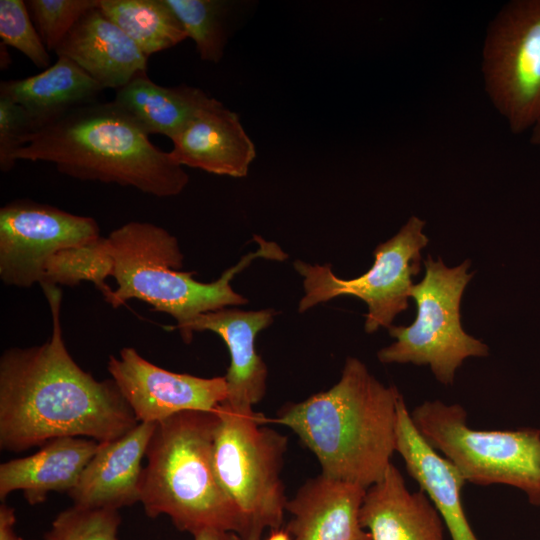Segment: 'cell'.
Wrapping results in <instances>:
<instances>
[{
  "label": "cell",
  "instance_id": "cell-2",
  "mask_svg": "<svg viewBox=\"0 0 540 540\" xmlns=\"http://www.w3.org/2000/svg\"><path fill=\"white\" fill-rule=\"evenodd\" d=\"M401 397L348 357L333 387L284 406L276 420L316 456L321 474L368 489L392 463Z\"/></svg>",
  "mask_w": 540,
  "mask_h": 540
},
{
  "label": "cell",
  "instance_id": "cell-28",
  "mask_svg": "<svg viewBox=\"0 0 540 540\" xmlns=\"http://www.w3.org/2000/svg\"><path fill=\"white\" fill-rule=\"evenodd\" d=\"M100 0H29L32 21L48 51H54L78 20Z\"/></svg>",
  "mask_w": 540,
  "mask_h": 540
},
{
  "label": "cell",
  "instance_id": "cell-25",
  "mask_svg": "<svg viewBox=\"0 0 540 540\" xmlns=\"http://www.w3.org/2000/svg\"><path fill=\"white\" fill-rule=\"evenodd\" d=\"M112 261L105 237L90 244L60 251L48 262L41 285L75 286L92 282L107 302L112 295L105 282L111 276Z\"/></svg>",
  "mask_w": 540,
  "mask_h": 540
},
{
  "label": "cell",
  "instance_id": "cell-11",
  "mask_svg": "<svg viewBox=\"0 0 540 540\" xmlns=\"http://www.w3.org/2000/svg\"><path fill=\"white\" fill-rule=\"evenodd\" d=\"M101 237L91 217L29 199L10 202L0 209V279L20 288L41 284L53 256Z\"/></svg>",
  "mask_w": 540,
  "mask_h": 540
},
{
  "label": "cell",
  "instance_id": "cell-23",
  "mask_svg": "<svg viewBox=\"0 0 540 540\" xmlns=\"http://www.w3.org/2000/svg\"><path fill=\"white\" fill-rule=\"evenodd\" d=\"M99 8L147 58L188 38L165 0H100Z\"/></svg>",
  "mask_w": 540,
  "mask_h": 540
},
{
  "label": "cell",
  "instance_id": "cell-24",
  "mask_svg": "<svg viewBox=\"0 0 540 540\" xmlns=\"http://www.w3.org/2000/svg\"><path fill=\"white\" fill-rule=\"evenodd\" d=\"M191 38L201 60L218 63L228 40L231 2L223 0H165Z\"/></svg>",
  "mask_w": 540,
  "mask_h": 540
},
{
  "label": "cell",
  "instance_id": "cell-22",
  "mask_svg": "<svg viewBox=\"0 0 540 540\" xmlns=\"http://www.w3.org/2000/svg\"><path fill=\"white\" fill-rule=\"evenodd\" d=\"M211 98L203 90L187 84L171 87L156 84L145 71L117 89L113 100L148 134H161L172 140Z\"/></svg>",
  "mask_w": 540,
  "mask_h": 540
},
{
  "label": "cell",
  "instance_id": "cell-26",
  "mask_svg": "<svg viewBox=\"0 0 540 540\" xmlns=\"http://www.w3.org/2000/svg\"><path fill=\"white\" fill-rule=\"evenodd\" d=\"M118 509L73 505L53 520L44 540H118Z\"/></svg>",
  "mask_w": 540,
  "mask_h": 540
},
{
  "label": "cell",
  "instance_id": "cell-21",
  "mask_svg": "<svg viewBox=\"0 0 540 540\" xmlns=\"http://www.w3.org/2000/svg\"><path fill=\"white\" fill-rule=\"evenodd\" d=\"M57 57L36 75L0 83V96L25 109L34 131L76 107L97 101L104 90L71 59Z\"/></svg>",
  "mask_w": 540,
  "mask_h": 540
},
{
  "label": "cell",
  "instance_id": "cell-5",
  "mask_svg": "<svg viewBox=\"0 0 540 540\" xmlns=\"http://www.w3.org/2000/svg\"><path fill=\"white\" fill-rule=\"evenodd\" d=\"M218 422L216 410L185 411L156 424L141 480L140 502L147 516L166 515L178 530L191 534L205 528L240 534L239 513L213 464Z\"/></svg>",
  "mask_w": 540,
  "mask_h": 540
},
{
  "label": "cell",
  "instance_id": "cell-4",
  "mask_svg": "<svg viewBox=\"0 0 540 540\" xmlns=\"http://www.w3.org/2000/svg\"><path fill=\"white\" fill-rule=\"evenodd\" d=\"M259 248L242 257L214 282L202 283L195 272H183L178 240L149 222L131 221L105 237L112 261L111 277L117 283L107 301L118 308L138 299L154 310L169 314L184 341L189 324L199 315L248 301L231 286L233 277L256 258L284 260L287 256L273 242L255 237Z\"/></svg>",
  "mask_w": 540,
  "mask_h": 540
},
{
  "label": "cell",
  "instance_id": "cell-27",
  "mask_svg": "<svg viewBox=\"0 0 540 540\" xmlns=\"http://www.w3.org/2000/svg\"><path fill=\"white\" fill-rule=\"evenodd\" d=\"M29 14L26 1L0 0V38L35 66L47 69L50 56Z\"/></svg>",
  "mask_w": 540,
  "mask_h": 540
},
{
  "label": "cell",
  "instance_id": "cell-12",
  "mask_svg": "<svg viewBox=\"0 0 540 540\" xmlns=\"http://www.w3.org/2000/svg\"><path fill=\"white\" fill-rule=\"evenodd\" d=\"M107 370L139 423H159L185 411L214 412L227 396L225 376L203 378L163 369L124 347Z\"/></svg>",
  "mask_w": 540,
  "mask_h": 540
},
{
  "label": "cell",
  "instance_id": "cell-15",
  "mask_svg": "<svg viewBox=\"0 0 540 540\" xmlns=\"http://www.w3.org/2000/svg\"><path fill=\"white\" fill-rule=\"evenodd\" d=\"M156 423H138L123 436L99 447L68 492L73 505L120 509L140 502L142 459Z\"/></svg>",
  "mask_w": 540,
  "mask_h": 540
},
{
  "label": "cell",
  "instance_id": "cell-31",
  "mask_svg": "<svg viewBox=\"0 0 540 540\" xmlns=\"http://www.w3.org/2000/svg\"><path fill=\"white\" fill-rule=\"evenodd\" d=\"M194 540H242L240 536L233 532L217 528H205L195 532Z\"/></svg>",
  "mask_w": 540,
  "mask_h": 540
},
{
  "label": "cell",
  "instance_id": "cell-30",
  "mask_svg": "<svg viewBox=\"0 0 540 540\" xmlns=\"http://www.w3.org/2000/svg\"><path fill=\"white\" fill-rule=\"evenodd\" d=\"M15 510L5 502L0 506V540H24L15 532Z\"/></svg>",
  "mask_w": 540,
  "mask_h": 540
},
{
  "label": "cell",
  "instance_id": "cell-29",
  "mask_svg": "<svg viewBox=\"0 0 540 540\" xmlns=\"http://www.w3.org/2000/svg\"><path fill=\"white\" fill-rule=\"evenodd\" d=\"M34 132L33 122L23 107L0 96V169L10 171L16 161L15 152Z\"/></svg>",
  "mask_w": 540,
  "mask_h": 540
},
{
  "label": "cell",
  "instance_id": "cell-19",
  "mask_svg": "<svg viewBox=\"0 0 540 540\" xmlns=\"http://www.w3.org/2000/svg\"><path fill=\"white\" fill-rule=\"evenodd\" d=\"M396 452L403 458L409 475L437 508L451 539L478 540L462 505L465 480L418 432L403 397L397 406Z\"/></svg>",
  "mask_w": 540,
  "mask_h": 540
},
{
  "label": "cell",
  "instance_id": "cell-6",
  "mask_svg": "<svg viewBox=\"0 0 540 540\" xmlns=\"http://www.w3.org/2000/svg\"><path fill=\"white\" fill-rule=\"evenodd\" d=\"M213 443V464L222 489L236 507L242 540H261L265 529H280L288 499L281 479L287 437L262 426L255 411L224 404Z\"/></svg>",
  "mask_w": 540,
  "mask_h": 540
},
{
  "label": "cell",
  "instance_id": "cell-7",
  "mask_svg": "<svg viewBox=\"0 0 540 540\" xmlns=\"http://www.w3.org/2000/svg\"><path fill=\"white\" fill-rule=\"evenodd\" d=\"M425 441L448 460L465 482L506 484L540 506V429L475 430L459 404L425 401L411 412Z\"/></svg>",
  "mask_w": 540,
  "mask_h": 540
},
{
  "label": "cell",
  "instance_id": "cell-13",
  "mask_svg": "<svg viewBox=\"0 0 540 540\" xmlns=\"http://www.w3.org/2000/svg\"><path fill=\"white\" fill-rule=\"evenodd\" d=\"M276 311L222 308L196 317L188 326L185 343L195 332L211 331L226 344L230 364L225 375L227 396L222 403L238 412H252L266 392L267 367L255 347L256 336L270 326Z\"/></svg>",
  "mask_w": 540,
  "mask_h": 540
},
{
  "label": "cell",
  "instance_id": "cell-17",
  "mask_svg": "<svg viewBox=\"0 0 540 540\" xmlns=\"http://www.w3.org/2000/svg\"><path fill=\"white\" fill-rule=\"evenodd\" d=\"M366 489L323 474L307 480L286 503L292 540H372L360 524Z\"/></svg>",
  "mask_w": 540,
  "mask_h": 540
},
{
  "label": "cell",
  "instance_id": "cell-9",
  "mask_svg": "<svg viewBox=\"0 0 540 540\" xmlns=\"http://www.w3.org/2000/svg\"><path fill=\"white\" fill-rule=\"evenodd\" d=\"M424 227L425 221L412 215L393 237L375 248L371 268L353 279L337 277L329 264L295 261L294 268L303 277L304 288L299 312L338 296H354L368 308L366 333H374L380 327L388 329L395 317L409 308L412 278L420 272L421 250L429 242Z\"/></svg>",
  "mask_w": 540,
  "mask_h": 540
},
{
  "label": "cell",
  "instance_id": "cell-14",
  "mask_svg": "<svg viewBox=\"0 0 540 540\" xmlns=\"http://www.w3.org/2000/svg\"><path fill=\"white\" fill-rule=\"evenodd\" d=\"M171 158L180 166L242 178L256 158V147L237 113L211 98L172 140Z\"/></svg>",
  "mask_w": 540,
  "mask_h": 540
},
{
  "label": "cell",
  "instance_id": "cell-16",
  "mask_svg": "<svg viewBox=\"0 0 540 540\" xmlns=\"http://www.w3.org/2000/svg\"><path fill=\"white\" fill-rule=\"evenodd\" d=\"M71 59L104 89H119L147 71L148 58L104 12L87 11L54 50Z\"/></svg>",
  "mask_w": 540,
  "mask_h": 540
},
{
  "label": "cell",
  "instance_id": "cell-32",
  "mask_svg": "<svg viewBox=\"0 0 540 540\" xmlns=\"http://www.w3.org/2000/svg\"><path fill=\"white\" fill-rule=\"evenodd\" d=\"M12 63V58L7 50V45L3 42L0 44V67L2 70L7 69Z\"/></svg>",
  "mask_w": 540,
  "mask_h": 540
},
{
  "label": "cell",
  "instance_id": "cell-8",
  "mask_svg": "<svg viewBox=\"0 0 540 540\" xmlns=\"http://www.w3.org/2000/svg\"><path fill=\"white\" fill-rule=\"evenodd\" d=\"M470 265L465 260L447 267L440 257L427 256L424 277L410 291L417 305L416 318L409 326L388 328L396 341L378 351L381 363L428 365L440 383L452 385L465 359L489 355L488 346L461 325L460 303L473 277L467 272Z\"/></svg>",
  "mask_w": 540,
  "mask_h": 540
},
{
  "label": "cell",
  "instance_id": "cell-1",
  "mask_svg": "<svg viewBox=\"0 0 540 540\" xmlns=\"http://www.w3.org/2000/svg\"><path fill=\"white\" fill-rule=\"evenodd\" d=\"M41 287L52 316L50 338L0 357L1 449L20 452L60 437L106 442L123 436L139 422L112 379L98 381L74 361L62 334V291Z\"/></svg>",
  "mask_w": 540,
  "mask_h": 540
},
{
  "label": "cell",
  "instance_id": "cell-20",
  "mask_svg": "<svg viewBox=\"0 0 540 540\" xmlns=\"http://www.w3.org/2000/svg\"><path fill=\"white\" fill-rule=\"evenodd\" d=\"M99 443L85 437H60L34 454L0 465V499L21 490L30 505L43 503L49 492H69L96 453Z\"/></svg>",
  "mask_w": 540,
  "mask_h": 540
},
{
  "label": "cell",
  "instance_id": "cell-34",
  "mask_svg": "<svg viewBox=\"0 0 540 540\" xmlns=\"http://www.w3.org/2000/svg\"><path fill=\"white\" fill-rule=\"evenodd\" d=\"M530 142L534 145L540 146V119L531 128Z\"/></svg>",
  "mask_w": 540,
  "mask_h": 540
},
{
  "label": "cell",
  "instance_id": "cell-3",
  "mask_svg": "<svg viewBox=\"0 0 540 540\" xmlns=\"http://www.w3.org/2000/svg\"><path fill=\"white\" fill-rule=\"evenodd\" d=\"M14 160L49 162L75 179L131 186L156 197L176 196L189 182L184 168L114 100L76 107L37 129Z\"/></svg>",
  "mask_w": 540,
  "mask_h": 540
},
{
  "label": "cell",
  "instance_id": "cell-33",
  "mask_svg": "<svg viewBox=\"0 0 540 540\" xmlns=\"http://www.w3.org/2000/svg\"><path fill=\"white\" fill-rule=\"evenodd\" d=\"M266 540H292L286 529L271 530L270 536Z\"/></svg>",
  "mask_w": 540,
  "mask_h": 540
},
{
  "label": "cell",
  "instance_id": "cell-18",
  "mask_svg": "<svg viewBox=\"0 0 540 540\" xmlns=\"http://www.w3.org/2000/svg\"><path fill=\"white\" fill-rule=\"evenodd\" d=\"M359 521L372 540H444L445 526L433 502L421 489L411 492L392 463L366 489Z\"/></svg>",
  "mask_w": 540,
  "mask_h": 540
},
{
  "label": "cell",
  "instance_id": "cell-10",
  "mask_svg": "<svg viewBox=\"0 0 540 540\" xmlns=\"http://www.w3.org/2000/svg\"><path fill=\"white\" fill-rule=\"evenodd\" d=\"M484 88L510 131L540 119V0H511L489 22L481 65Z\"/></svg>",
  "mask_w": 540,
  "mask_h": 540
}]
</instances>
